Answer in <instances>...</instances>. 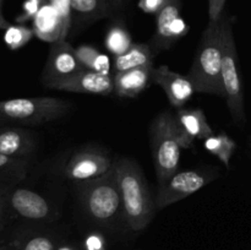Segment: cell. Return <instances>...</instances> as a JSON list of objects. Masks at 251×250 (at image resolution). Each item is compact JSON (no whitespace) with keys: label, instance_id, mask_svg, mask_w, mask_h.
<instances>
[{"label":"cell","instance_id":"obj_1","mask_svg":"<svg viewBox=\"0 0 251 250\" xmlns=\"http://www.w3.org/2000/svg\"><path fill=\"white\" fill-rule=\"evenodd\" d=\"M154 171L158 184L178 172L181 150L193 146L194 140L184 130L176 115L163 112L154 118L150 127Z\"/></svg>","mask_w":251,"mask_h":250},{"label":"cell","instance_id":"obj_2","mask_svg":"<svg viewBox=\"0 0 251 250\" xmlns=\"http://www.w3.org/2000/svg\"><path fill=\"white\" fill-rule=\"evenodd\" d=\"M223 15L217 21H208L196 50L193 65L186 76L199 93L225 97L222 86Z\"/></svg>","mask_w":251,"mask_h":250},{"label":"cell","instance_id":"obj_3","mask_svg":"<svg viewBox=\"0 0 251 250\" xmlns=\"http://www.w3.org/2000/svg\"><path fill=\"white\" fill-rule=\"evenodd\" d=\"M122 195L124 222L132 232H141L151 223L154 206L146 179L135 162L120 159L115 163Z\"/></svg>","mask_w":251,"mask_h":250},{"label":"cell","instance_id":"obj_4","mask_svg":"<svg viewBox=\"0 0 251 250\" xmlns=\"http://www.w3.org/2000/svg\"><path fill=\"white\" fill-rule=\"evenodd\" d=\"M77 184L83 211L96 225L104 228H114L120 221H124L115 163L100 178L78 181Z\"/></svg>","mask_w":251,"mask_h":250},{"label":"cell","instance_id":"obj_5","mask_svg":"<svg viewBox=\"0 0 251 250\" xmlns=\"http://www.w3.org/2000/svg\"><path fill=\"white\" fill-rule=\"evenodd\" d=\"M69 110L70 103L55 97L0 100V126L44 124L63 118Z\"/></svg>","mask_w":251,"mask_h":250},{"label":"cell","instance_id":"obj_6","mask_svg":"<svg viewBox=\"0 0 251 250\" xmlns=\"http://www.w3.org/2000/svg\"><path fill=\"white\" fill-rule=\"evenodd\" d=\"M222 86L228 109L238 124L245 123L244 93L238 70V55L233 34V19L223 14Z\"/></svg>","mask_w":251,"mask_h":250},{"label":"cell","instance_id":"obj_7","mask_svg":"<svg viewBox=\"0 0 251 250\" xmlns=\"http://www.w3.org/2000/svg\"><path fill=\"white\" fill-rule=\"evenodd\" d=\"M7 221L17 220L26 225H42L53 220L50 202L42 194L14 185L6 196Z\"/></svg>","mask_w":251,"mask_h":250},{"label":"cell","instance_id":"obj_8","mask_svg":"<svg viewBox=\"0 0 251 250\" xmlns=\"http://www.w3.org/2000/svg\"><path fill=\"white\" fill-rule=\"evenodd\" d=\"M212 178L210 173L203 171L176 172L166 181L158 184L156 198L157 208L168 207L193 195L212 180Z\"/></svg>","mask_w":251,"mask_h":250},{"label":"cell","instance_id":"obj_9","mask_svg":"<svg viewBox=\"0 0 251 250\" xmlns=\"http://www.w3.org/2000/svg\"><path fill=\"white\" fill-rule=\"evenodd\" d=\"M156 17V32L150 46L153 53L171 48L189 31L180 14V0H168Z\"/></svg>","mask_w":251,"mask_h":250},{"label":"cell","instance_id":"obj_10","mask_svg":"<svg viewBox=\"0 0 251 250\" xmlns=\"http://www.w3.org/2000/svg\"><path fill=\"white\" fill-rule=\"evenodd\" d=\"M61 243L53 232L38 225H26L5 232L1 250H56Z\"/></svg>","mask_w":251,"mask_h":250},{"label":"cell","instance_id":"obj_11","mask_svg":"<svg viewBox=\"0 0 251 250\" xmlns=\"http://www.w3.org/2000/svg\"><path fill=\"white\" fill-rule=\"evenodd\" d=\"M109 156L96 149H85L71 156L64 168V174L71 180L86 181L107 173L113 167Z\"/></svg>","mask_w":251,"mask_h":250},{"label":"cell","instance_id":"obj_12","mask_svg":"<svg viewBox=\"0 0 251 250\" xmlns=\"http://www.w3.org/2000/svg\"><path fill=\"white\" fill-rule=\"evenodd\" d=\"M46 86L54 90L90 95L109 96L114 92V80L112 76L103 75L92 70L78 71L68 77L50 81Z\"/></svg>","mask_w":251,"mask_h":250},{"label":"cell","instance_id":"obj_13","mask_svg":"<svg viewBox=\"0 0 251 250\" xmlns=\"http://www.w3.org/2000/svg\"><path fill=\"white\" fill-rule=\"evenodd\" d=\"M82 70L87 69L78 60L75 48L65 39H61L51 44L42 78L47 85L50 81L68 77Z\"/></svg>","mask_w":251,"mask_h":250},{"label":"cell","instance_id":"obj_14","mask_svg":"<svg viewBox=\"0 0 251 250\" xmlns=\"http://www.w3.org/2000/svg\"><path fill=\"white\" fill-rule=\"evenodd\" d=\"M152 81L161 86L171 104L178 109L183 108V105H185V103L196 92L188 76L172 71L167 65L153 68Z\"/></svg>","mask_w":251,"mask_h":250},{"label":"cell","instance_id":"obj_15","mask_svg":"<svg viewBox=\"0 0 251 250\" xmlns=\"http://www.w3.org/2000/svg\"><path fill=\"white\" fill-rule=\"evenodd\" d=\"M37 149L36 134L21 126H0V153L28 158Z\"/></svg>","mask_w":251,"mask_h":250},{"label":"cell","instance_id":"obj_16","mask_svg":"<svg viewBox=\"0 0 251 250\" xmlns=\"http://www.w3.org/2000/svg\"><path fill=\"white\" fill-rule=\"evenodd\" d=\"M34 36L44 42H54L65 39L68 36V29L61 21L60 15L50 2H46L33 19Z\"/></svg>","mask_w":251,"mask_h":250},{"label":"cell","instance_id":"obj_17","mask_svg":"<svg viewBox=\"0 0 251 250\" xmlns=\"http://www.w3.org/2000/svg\"><path fill=\"white\" fill-rule=\"evenodd\" d=\"M153 65L142 68L130 69L125 71H117L113 76L114 80V92L119 97L134 98L146 90L150 81L152 80Z\"/></svg>","mask_w":251,"mask_h":250},{"label":"cell","instance_id":"obj_18","mask_svg":"<svg viewBox=\"0 0 251 250\" xmlns=\"http://www.w3.org/2000/svg\"><path fill=\"white\" fill-rule=\"evenodd\" d=\"M176 118L181 126L193 139L206 140L215 135L212 127L207 123L205 113L201 109H184L179 108Z\"/></svg>","mask_w":251,"mask_h":250},{"label":"cell","instance_id":"obj_19","mask_svg":"<svg viewBox=\"0 0 251 250\" xmlns=\"http://www.w3.org/2000/svg\"><path fill=\"white\" fill-rule=\"evenodd\" d=\"M154 53L147 44H132L124 54L115 56L114 69L117 71H125L130 69L142 68V66L153 65Z\"/></svg>","mask_w":251,"mask_h":250},{"label":"cell","instance_id":"obj_20","mask_svg":"<svg viewBox=\"0 0 251 250\" xmlns=\"http://www.w3.org/2000/svg\"><path fill=\"white\" fill-rule=\"evenodd\" d=\"M73 17L82 22H93L108 16L110 12L108 0H70Z\"/></svg>","mask_w":251,"mask_h":250},{"label":"cell","instance_id":"obj_21","mask_svg":"<svg viewBox=\"0 0 251 250\" xmlns=\"http://www.w3.org/2000/svg\"><path fill=\"white\" fill-rule=\"evenodd\" d=\"M203 146L210 153L217 157L227 168H229L230 159H232L233 153L237 149V144L229 135H227L226 132L212 135L205 140Z\"/></svg>","mask_w":251,"mask_h":250},{"label":"cell","instance_id":"obj_22","mask_svg":"<svg viewBox=\"0 0 251 250\" xmlns=\"http://www.w3.org/2000/svg\"><path fill=\"white\" fill-rule=\"evenodd\" d=\"M28 158H14L0 153V179L19 184L28 173Z\"/></svg>","mask_w":251,"mask_h":250},{"label":"cell","instance_id":"obj_23","mask_svg":"<svg viewBox=\"0 0 251 250\" xmlns=\"http://www.w3.org/2000/svg\"><path fill=\"white\" fill-rule=\"evenodd\" d=\"M105 47L115 56L124 54L132 46L131 36L122 25H114L105 34Z\"/></svg>","mask_w":251,"mask_h":250},{"label":"cell","instance_id":"obj_24","mask_svg":"<svg viewBox=\"0 0 251 250\" xmlns=\"http://www.w3.org/2000/svg\"><path fill=\"white\" fill-rule=\"evenodd\" d=\"M33 36L34 32L32 28L22 26V25H11L5 29L4 41L10 49L15 50V49H20L26 46Z\"/></svg>","mask_w":251,"mask_h":250},{"label":"cell","instance_id":"obj_25","mask_svg":"<svg viewBox=\"0 0 251 250\" xmlns=\"http://www.w3.org/2000/svg\"><path fill=\"white\" fill-rule=\"evenodd\" d=\"M16 185L10 181L0 179V250H1V240L4 238L5 232H6L7 225V213H6V196L11 186Z\"/></svg>","mask_w":251,"mask_h":250},{"label":"cell","instance_id":"obj_26","mask_svg":"<svg viewBox=\"0 0 251 250\" xmlns=\"http://www.w3.org/2000/svg\"><path fill=\"white\" fill-rule=\"evenodd\" d=\"M75 51L78 60L87 70H92L98 56L100 55V51L91 46H81L78 48H75Z\"/></svg>","mask_w":251,"mask_h":250},{"label":"cell","instance_id":"obj_27","mask_svg":"<svg viewBox=\"0 0 251 250\" xmlns=\"http://www.w3.org/2000/svg\"><path fill=\"white\" fill-rule=\"evenodd\" d=\"M46 2L48 1L47 0H25L22 5V12L16 17V21L19 24H24L28 20H33Z\"/></svg>","mask_w":251,"mask_h":250},{"label":"cell","instance_id":"obj_28","mask_svg":"<svg viewBox=\"0 0 251 250\" xmlns=\"http://www.w3.org/2000/svg\"><path fill=\"white\" fill-rule=\"evenodd\" d=\"M51 5L56 9L58 14L60 15L61 21H63L65 28L69 31L70 27L71 19H73V12H71L70 6V0H49Z\"/></svg>","mask_w":251,"mask_h":250},{"label":"cell","instance_id":"obj_29","mask_svg":"<svg viewBox=\"0 0 251 250\" xmlns=\"http://www.w3.org/2000/svg\"><path fill=\"white\" fill-rule=\"evenodd\" d=\"M85 250H105V242L102 234L97 232H92L85 238L83 242Z\"/></svg>","mask_w":251,"mask_h":250},{"label":"cell","instance_id":"obj_30","mask_svg":"<svg viewBox=\"0 0 251 250\" xmlns=\"http://www.w3.org/2000/svg\"><path fill=\"white\" fill-rule=\"evenodd\" d=\"M168 0H140L139 7L146 14H158Z\"/></svg>","mask_w":251,"mask_h":250},{"label":"cell","instance_id":"obj_31","mask_svg":"<svg viewBox=\"0 0 251 250\" xmlns=\"http://www.w3.org/2000/svg\"><path fill=\"white\" fill-rule=\"evenodd\" d=\"M226 0H208V17L210 21H217L223 15Z\"/></svg>","mask_w":251,"mask_h":250},{"label":"cell","instance_id":"obj_32","mask_svg":"<svg viewBox=\"0 0 251 250\" xmlns=\"http://www.w3.org/2000/svg\"><path fill=\"white\" fill-rule=\"evenodd\" d=\"M2 5H4V0H0V29H6L11 25L4 17V14H2Z\"/></svg>","mask_w":251,"mask_h":250},{"label":"cell","instance_id":"obj_33","mask_svg":"<svg viewBox=\"0 0 251 250\" xmlns=\"http://www.w3.org/2000/svg\"><path fill=\"white\" fill-rule=\"evenodd\" d=\"M56 250H85V249H83V248H80L78 245L73 244V243L66 242V243H61Z\"/></svg>","mask_w":251,"mask_h":250}]
</instances>
